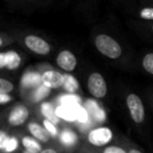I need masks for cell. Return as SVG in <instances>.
<instances>
[{
    "label": "cell",
    "instance_id": "6da1fadb",
    "mask_svg": "<svg viewBox=\"0 0 153 153\" xmlns=\"http://www.w3.org/2000/svg\"><path fill=\"white\" fill-rule=\"evenodd\" d=\"M93 42L97 51L108 59L118 61L124 55L122 43L108 32H98Z\"/></svg>",
    "mask_w": 153,
    "mask_h": 153
},
{
    "label": "cell",
    "instance_id": "7a4b0ae2",
    "mask_svg": "<svg viewBox=\"0 0 153 153\" xmlns=\"http://www.w3.org/2000/svg\"><path fill=\"white\" fill-rule=\"evenodd\" d=\"M88 90L94 98L102 99L107 94V83L101 73L93 72L88 78Z\"/></svg>",
    "mask_w": 153,
    "mask_h": 153
},
{
    "label": "cell",
    "instance_id": "3957f363",
    "mask_svg": "<svg viewBox=\"0 0 153 153\" xmlns=\"http://www.w3.org/2000/svg\"><path fill=\"white\" fill-rule=\"evenodd\" d=\"M126 104L132 121L137 124H141L145 119V108L141 98L135 94H129L126 97Z\"/></svg>",
    "mask_w": 153,
    "mask_h": 153
},
{
    "label": "cell",
    "instance_id": "277c9868",
    "mask_svg": "<svg viewBox=\"0 0 153 153\" xmlns=\"http://www.w3.org/2000/svg\"><path fill=\"white\" fill-rule=\"evenodd\" d=\"M89 142L97 147H102L108 144L113 140V131L107 127L93 129L88 137Z\"/></svg>",
    "mask_w": 153,
    "mask_h": 153
},
{
    "label": "cell",
    "instance_id": "5b68a950",
    "mask_svg": "<svg viewBox=\"0 0 153 153\" xmlns=\"http://www.w3.org/2000/svg\"><path fill=\"white\" fill-rule=\"evenodd\" d=\"M25 45L27 46V48H29L36 54L46 55L50 52V45L42 38H39L36 36H26L25 38Z\"/></svg>",
    "mask_w": 153,
    "mask_h": 153
},
{
    "label": "cell",
    "instance_id": "8992f818",
    "mask_svg": "<svg viewBox=\"0 0 153 153\" xmlns=\"http://www.w3.org/2000/svg\"><path fill=\"white\" fill-rule=\"evenodd\" d=\"M56 64L62 70L67 72H72L77 66V59L73 52L69 50H62L57 55Z\"/></svg>",
    "mask_w": 153,
    "mask_h": 153
},
{
    "label": "cell",
    "instance_id": "52a82bcc",
    "mask_svg": "<svg viewBox=\"0 0 153 153\" xmlns=\"http://www.w3.org/2000/svg\"><path fill=\"white\" fill-rule=\"evenodd\" d=\"M42 83L43 85L47 87L48 89H57L64 85L65 76L57 71H46L43 73L42 76Z\"/></svg>",
    "mask_w": 153,
    "mask_h": 153
},
{
    "label": "cell",
    "instance_id": "ba28073f",
    "mask_svg": "<svg viewBox=\"0 0 153 153\" xmlns=\"http://www.w3.org/2000/svg\"><path fill=\"white\" fill-rule=\"evenodd\" d=\"M29 116V111L26 106L18 105L8 115V123L13 126H20L27 120Z\"/></svg>",
    "mask_w": 153,
    "mask_h": 153
},
{
    "label": "cell",
    "instance_id": "9c48e42d",
    "mask_svg": "<svg viewBox=\"0 0 153 153\" xmlns=\"http://www.w3.org/2000/svg\"><path fill=\"white\" fill-rule=\"evenodd\" d=\"M20 56L15 51L0 52V69L7 68L10 70H15L20 66Z\"/></svg>",
    "mask_w": 153,
    "mask_h": 153
},
{
    "label": "cell",
    "instance_id": "30bf717a",
    "mask_svg": "<svg viewBox=\"0 0 153 153\" xmlns=\"http://www.w3.org/2000/svg\"><path fill=\"white\" fill-rule=\"evenodd\" d=\"M133 16L142 22H153V4L143 3L135 8Z\"/></svg>",
    "mask_w": 153,
    "mask_h": 153
},
{
    "label": "cell",
    "instance_id": "8fae6325",
    "mask_svg": "<svg viewBox=\"0 0 153 153\" xmlns=\"http://www.w3.org/2000/svg\"><path fill=\"white\" fill-rule=\"evenodd\" d=\"M77 105H61L56 108L57 117L66 120V121H75L77 120Z\"/></svg>",
    "mask_w": 153,
    "mask_h": 153
},
{
    "label": "cell",
    "instance_id": "7c38bea8",
    "mask_svg": "<svg viewBox=\"0 0 153 153\" xmlns=\"http://www.w3.org/2000/svg\"><path fill=\"white\" fill-rule=\"evenodd\" d=\"M28 130H29V132L40 142L46 143V142L49 141V132L45 129V127L41 126L38 123H36V122L30 123V124L28 125Z\"/></svg>",
    "mask_w": 153,
    "mask_h": 153
},
{
    "label": "cell",
    "instance_id": "4fadbf2b",
    "mask_svg": "<svg viewBox=\"0 0 153 153\" xmlns=\"http://www.w3.org/2000/svg\"><path fill=\"white\" fill-rule=\"evenodd\" d=\"M42 113L43 115L46 117V119H48L49 121L52 123H57L59 122V117H57L56 113L53 109L52 105L49 103H43L42 104Z\"/></svg>",
    "mask_w": 153,
    "mask_h": 153
},
{
    "label": "cell",
    "instance_id": "5bb4252c",
    "mask_svg": "<svg viewBox=\"0 0 153 153\" xmlns=\"http://www.w3.org/2000/svg\"><path fill=\"white\" fill-rule=\"evenodd\" d=\"M22 144L25 148L27 149V151L31 152V153H36L40 152L42 150V147L41 145L36 141V140L31 139L29 137H24L22 140Z\"/></svg>",
    "mask_w": 153,
    "mask_h": 153
},
{
    "label": "cell",
    "instance_id": "9a60e30c",
    "mask_svg": "<svg viewBox=\"0 0 153 153\" xmlns=\"http://www.w3.org/2000/svg\"><path fill=\"white\" fill-rule=\"evenodd\" d=\"M134 28L137 30L143 31L146 36L153 39V22H142V21H135L133 23Z\"/></svg>",
    "mask_w": 153,
    "mask_h": 153
},
{
    "label": "cell",
    "instance_id": "2e32d148",
    "mask_svg": "<svg viewBox=\"0 0 153 153\" xmlns=\"http://www.w3.org/2000/svg\"><path fill=\"white\" fill-rule=\"evenodd\" d=\"M142 67L147 73L153 75V51L147 52L142 57Z\"/></svg>",
    "mask_w": 153,
    "mask_h": 153
},
{
    "label": "cell",
    "instance_id": "e0dca14e",
    "mask_svg": "<svg viewBox=\"0 0 153 153\" xmlns=\"http://www.w3.org/2000/svg\"><path fill=\"white\" fill-rule=\"evenodd\" d=\"M87 107L91 111L93 116L97 118V120H99V121H103V120H104V115H103L102 109H101L100 107L95 103V101H92V100L88 101Z\"/></svg>",
    "mask_w": 153,
    "mask_h": 153
},
{
    "label": "cell",
    "instance_id": "ac0fdd59",
    "mask_svg": "<svg viewBox=\"0 0 153 153\" xmlns=\"http://www.w3.org/2000/svg\"><path fill=\"white\" fill-rule=\"evenodd\" d=\"M41 82H42V77L38 76L36 74L26 75L23 79V85L25 87H34V85H39Z\"/></svg>",
    "mask_w": 153,
    "mask_h": 153
},
{
    "label": "cell",
    "instance_id": "d6986e66",
    "mask_svg": "<svg viewBox=\"0 0 153 153\" xmlns=\"http://www.w3.org/2000/svg\"><path fill=\"white\" fill-rule=\"evenodd\" d=\"M64 85H65V88H66L67 91H69L71 93L77 91V89H78V82L76 81V79L73 78V77L70 76V75L65 76Z\"/></svg>",
    "mask_w": 153,
    "mask_h": 153
},
{
    "label": "cell",
    "instance_id": "ffe728a7",
    "mask_svg": "<svg viewBox=\"0 0 153 153\" xmlns=\"http://www.w3.org/2000/svg\"><path fill=\"white\" fill-rule=\"evenodd\" d=\"M61 140L64 144L66 145H74L77 142V137L75 135V133H73L72 131H64L61 135Z\"/></svg>",
    "mask_w": 153,
    "mask_h": 153
},
{
    "label": "cell",
    "instance_id": "44dd1931",
    "mask_svg": "<svg viewBox=\"0 0 153 153\" xmlns=\"http://www.w3.org/2000/svg\"><path fill=\"white\" fill-rule=\"evenodd\" d=\"M14 90V85L10 80L0 78V94H8Z\"/></svg>",
    "mask_w": 153,
    "mask_h": 153
},
{
    "label": "cell",
    "instance_id": "7402d4cb",
    "mask_svg": "<svg viewBox=\"0 0 153 153\" xmlns=\"http://www.w3.org/2000/svg\"><path fill=\"white\" fill-rule=\"evenodd\" d=\"M43 124H44L45 129L48 131L50 135H52V137H55V135L57 134V129H56V127H55L54 123L49 121L48 119H45L44 121H43Z\"/></svg>",
    "mask_w": 153,
    "mask_h": 153
},
{
    "label": "cell",
    "instance_id": "603a6c76",
    "mask_svg": "<svg viewBox=\"0 0 153 153\" xmlns=\"http://www.w3.org/2000/svg\"><path fill=\"white\" fill-rule=\"evenodd\" d=\"M61 102L62 105H75L78 104L79 98H77L76 96H73V95H69V96H65L61 99Z\"/></svg>",
    "mask_w": 153,
    "mask_h": 153
},
{
    "label": "cell",
    "instance_id": "cb8c5ba5",
    "mask_svg": "<svg viewBox=\"0 0 153 153\" xmlns=\"http://www.w3.org/2000/svg\"><path fill=\"white\" fill-rule=\"evenodd\" d=\"M48 95H49V89L47 87H45V85H43V87L39 88L38 91L36 92L34 99H36V101H40L43 98H45L46 96H48Z\"/></svg>",
    "mask_w": 153,
    "mask_h": 153
},
{
    "label": "cell",
    "instance_id": "d4e9b609",
    "mask_svg": "<svg viewBox=\"0 0 153 153\" xmlns=\"http://www.w3.org/2000/svg\"><path fill=\"white\" fill-rule=\"evenodd\" d=\"M88 120V114L83 107H81L80 105H77V121L85 123Z\"/></svg>",
    "mask_w": 153,
    "mask_h": 153
},
{
    "label": "cell",
    "instance_id": "484cf974",
    "mask_svg": "<svg viewBox=\"0 0 153 153\" xmlns=\"http://www.w3.org/2000/svg\"><path fill=\"white\" fill-rule=\"evenodd\" d=\"M10 137H8V134L3 130H0V149L5 151L6 145H7L8 141H10Z\"/></svg>",
    "mask_w": 153,
    "mask_h": 153
},
{
    "label": "cell",
    "instance_id": "4316f807",
    "mask_svg": "<svg viewBox=\"0 0 153 153\" xmlns=\"http://www.w3.org/2000/svg\"><path fill=\"white\" fill-rule=\"evenodd\" d=\"M18 147V141H17L16 137H10V141H8L7 145H6L5 148V152H12L14 151L15 149H17Z\"/></svg>",
    "mask_w": 153,
    "mask_h": 153
},
{
    "label": "cell",
    "instance_id": "83f0119b",
    "mask_svg": "<svg viewBox=\"0 0 153 153\" xmlns=\"http://www.w3.org/2000/svg\"><path fill=\"white\" fill-rule=\"evenodd\" d=\"M103 153H127L123 148L117 147V146H109L104 150Z\"/></svg>",
    "mask_w": 153,
    "mask_h": 153
},
{
    "label": "cell",
    "instance_id": "f1b7e54d",
    "mask_svg": "<svg viewBox=\"0 0 153 153\" xmlns=\"http://www.w3.org/2000/svg\"><path fill=\"white\" fill-rule=\"evenodd\" d=\"M12 100V97L8 94H0V104H6Z\"/></svg>",
    "mask_w": 153,
    "mask_h": 153
},
{
    "label": "cell",
    "instance_id": "f546056e",
    "mask_svg": "<svg viewBox=\"0 0 153 153\" xmlns=\"http://www.w3.org/2000/svg\"><path fill=\"white\" fill-rule=\"evenodd\" d=\"M40 153H57V152L53 149H45V150H43V151H41Z\"/></svg>",
    "mask_w": 153,
    "mask_h": 153
},
{
    "label": "cell",
    "instance_id": "4dcf8cb0",
    "mask_svg": "<svg viewBox=\"0 0 153 153\" xmlns=\"http://www.w3.org/2000/svg\"><path fill=\"white\" fill-rule=\"evenodd\" d=\"M128 153H142V152L139 151V150H137V149H131Z\"/></svg>",
    "mask_w": 153,
    "mask_h": 153
},
{
    "label": "cell",
    "instance_id": "1f68e13d",
    "mask_svg": "<svg viewBox=\"0 0 153 153\" xmlns=\"http://www.w3.org/2000/svg\"><path fill=\"white\" fill-rule=\"evenodd\" d=\"M143 3H149V4H153V0H143Z\"/></svg>",
    "mask_w": 153,
    "mask_h": 153
},
{
    "label": "cell",
    "instance_id": "d6a6232c",
    "mask_svg": "<svg viewBox=\"0 0 153 153\" xmlns=\"http://www.w3.org/2000/svg\"><path fill=\"white\" fill-rule=\"evenodd\" d=\"M1 45H2V40L0 39V46H1Z\"/></svg>",
    "mask_w": 153,
    "mask_h": 153
},
{
    "label": "cell",
    "instance_id": "836d02e7",
    "mask_svg": "<svg viewBox=\"0 0 153 153\" xmlns=\"http://www.w3.org/2000/svg\"><path fill=\"white\" fill-rule=\"evenodd\" d=\"M25 153H31V152H29V151H26V152H25Z\"/></svg>",
    "mask_w": 153,
    "mask_h": 153
}]
</instances>
